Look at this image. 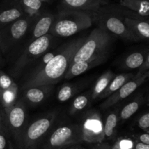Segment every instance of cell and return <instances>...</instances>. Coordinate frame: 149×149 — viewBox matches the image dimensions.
I'll return each instance as SVG.
<instances>
[{
  "mask_svg": "<svg viewBox=\"0 0 149 149\" xmlns=\"http://www.w3.org/2000/svg\"><path fill=\"white\" fill-rule=\"evenodd\" d=\"M144 101H145V98H144L143 94V93L138 94L135 99H132L127 105L124 106V108L121 110L120 113L119 115V119L122 121L129 119L139 110L141 105L144 103Z\"/></svg>",
  "mask_w": 149,
  "mask_h": 149,
  "instance_id": "ffe728a7",
  "label": "cell"
},
{
  "mask_svg": "<svg viewBox=\"0 0 149 149\" xmlns=\"http://www.w3.org/2000/svg\"><path fill=\"white\" fill-rule=\"evenodd\" d=\"M26 15L20 4L7 5L0 9V29Z\"/></svg>",
  "mask_w": 149,
  "mask_h": 149,
  "instance_id": "2e32d148",
  "label": "cell"
},
{
  "mask_svg": "<svg viewBox=\"0 0 149 149\" xmlns=\"http://www.w3.org/2000/svg\"><path fill=\"white\" fill-rule=\"evenodd\" d=\"M111 39L110 34L106 29L100 26L94 29L76 51L71 64L109 51Z\"/></svg>",
  "mask_w": 149,
  "mask_h": 149,
  "instance_id": "5b68a950",
  "label": "cell"
},
{
  "mask_svg": "<svg viewBox=\"0 0 149 149\" xmlns=\"http://www.w3.org/2000/svg\"><path fill=\"white\" fill-rule=\"evenodd\" d=\"M20 5L26 15L36 19L39 15V10L42 8V1L40 0H21Z\"/></svg>",
  "mask_w": 149,
  "mask_h": 149,
  "instance_id": "484cf974",
  "label": "cell"
},
{
  "mask_svg": "<svg viewBox=\"0 0 149 149\" xmlns=\"http://www.w3.org/2000/svg\"><path fill=\"white\" fill-rule=\"evenodd\" d=\"M83 141L81 124H63L52 129L40 149H62Z\"/></svg>",
  "mask_w": 149,
  "mask_h": 149,
  "instance_id": "277c9868",
  "label": "cell"
},
{
  "mask_svg": "<svg viewBox=\"0 0 149 149\" xmlns=\"http://www.w3.org/2000/svg\"><path fill=\"white\" fill-rule=\"evenodd\" d=\"M91 99V91H87L77 96L72 102L69 113L71 115H74L82 111L88 106Z\"/></svg>",
  "mask_w": 149,
  "mask_h": 149,
  "instance_id": "d4e9b609",
  "label": "cell"
},
{
  "mask_svg": "<svg viewBox=\"0 0 149 149\" xmlns=\"http://www.w3.org/2000/svg\"><path fill=\"white\" fill-rule=\"evenodd\" d=\"M137 124L140 129L149 132V110L139 117L137 121Z\"/></svg>",
  "mask_w": 149,
  "mask_h": 149,
  "instance_id": "4dcf8cb0",
  "label": "cell"
},
{
  "mask_svg": "<svg viewBox=\"0 0 149 149\" xmlns=\"http://www.w3.org/2000/svg\"><path fill=\"white\" fill-rule=\"evenodd\" d=\"M146 73V74H147V76H148V77H149V70H148V71H147Z\"/></svg>",
  "mask_w": 149,
  "mask_h": 149,
  "instance_id": "ab89813d",
  "label": "cell"
},
{
  "mask_svg": "<svg viewBox=\"0 0 149 149\" xmlns=\"http://www.w3.org/2000/svg\"><path fill=\"white\" fill-rule=\"evenodd\" d=\"M134 149H149V145L138 142L134 145Z\"/></svg>",
  "mask_w": 149,
  "mask_h": 149,
  "instance_id": "e575fe53",
  "label": "cell"
},
{
  "mask_svg": "<svg viewBox=\"0 0 149 149\" xmlns=\"http://www.w3.org/2000/svg\"><path fill=\"white\" fill-rule=\"evenodd\" d=\"M53 85L49 86H36L23 89L22 100L25 104L32 105H40L49 96Z\"/></svg>",
  "mask_w": 149,
  "mask_h": 149,
  "instance_id": "4fadbf2b",
  "label": "cell"
},
{
  "mask_svg": "<svg viewBox=\"0 0 149 149\" xmlns=\"http://www.w3.org/2000/svg\"><path fill=\"white\" fill-rule=\"evenodd\" d=\"M148 78L146 73L140 76H134L132 79L128 80L125 83L119 90L116 91L115 93L109 96L104 102L100 105V108L103 110L113 106L116 104L132 94L141 85H142Z\"/></svg>",
  "mask_w": 149,
  "mask_h": 149,
  "instance_id": "8fae6325",
  "label": "cell"
},
{
  "mask_svg": "<svg viewBox=\"0 0 149 149\" xmlns=\"http://www.w3.org/2000/svg\"><path fill=\"white\" fill-rule=\"evenodd\" d=\"M108 57H109V51L95 56L89 59L74 63L70 65L64 78L69 80L80 75L90 69L103 64L107 60Z\"/></svg>",
  "mask_w": 149,
  "mask_h": 149,
  "instance_id": "7c38bea8",
  "label": "cell"
},
{
  "mask_svg": "<svg viewBox=\"0 0 149 149\" xmlns=\"http://www.w3.org/2000/svg\"><path fill=\"white\" fill-rule=\"evenodd\" d=\"M40 1H49V0H40Z\"/></svg>",
  "mask_w": 149,
  "mask_h": 149,
  "instance_id": "60d3db41",
  "label": "cell"
},
{
  "mask_svg": "<svg viewBox=\"0 0 149 149\" xmlns=\"http://www.w3.org/2000/svg\"><path fill=\"white\" fill-rule=\"evenodd\" d=\"M58 51H59V48L56 50H53V51H50L49 52L47 51L46 53L43 54V55L41 56L37 60H39L37 63L36 64V65L33 67V70L32 71H31L29 73H34L36 72L39 71L41 69H42L44 67V66L51 59V58H53L57 53H58Z\"/></svg>",
  "mask_w": 149,
  "mask_h": 149,
  "instance_id": "83f0119b",
  "label": "cell"
},
{
  "mask_svg": "<svg viewBox=\"0 0 149 149\" xmlns=\"http://www.w3.org/2000/svg\"><path fill=\"white\" fill-rule=\"evenodd\" d=\"M138 140L141 143L149 145V132L143 133V134H139L138 136Z\"/></svg>",
  "mask_w": 149,
  "mask_h": 149,
  "instance_id": "836d02e7",
  "label": "cell"
},
{
  "mask_svg": "<svg viewBox=\"0 0 149 149\" xmlns=\"http://www.w3.org/2000/svg\"><path fill=\"white\" fill-rule=\"evenodd\" d=\"M134 75L132 73H123V74H119L118 75L114 76V77L110 82L106 90L98 98L99 99L108 98L109 96L115 93L116 91L119 90L126 82L132 79Z\"/></svg>",
  "mask_w": 149,
  "mask_h": 149,
  "instance_id": "ac0fdd59",
  "label": "cell"
},
{
  "mask_svg": "<svg viewBox=\"0 0 149 149\" xmlns=\"http://www.w3.org/2000/svg\"><path fill=\"white\" fill-rule=\"evenodd\" d=\"M54 36L50 34L31 41L10 70L11 77H18L27 67L36 61L49 50L53 42Z\"/></svg>",
  "mask_w": 149,
  "mask_h": 149,
  "instance_id": "8992f818",
  "label": "cell"
},
{
  "mask_svg": "<svg viewBox=\"0 0 149 149\" xmlns=\"http://www.w3.org/2000/svg\"><path fill=\"white\" fill-rule=\"evenodd\" d=\"M69 10L84 12H97L109 4L108 0H62Z\"/></svg>",
  "mask_w": 149,
  "mask_h": 149,
  "instance_id": "5bb4252c",
  "label": "cell"
},
{
  "mask_svg": "<svg viewBox=\"0 0 149 149\" xmlns=\"http://www.w3.org/2000/svg\"><path fill=\"white\" fill-rule=\"evenodd\" d=\"M68 149H83V148H81V147H79V146H71V147H70V148Z\"/></svg>",
  "mask_w": 149,
  "mask_h": 149,
  "instance_id": "8d00e7d4",
  "label": "cell"
},
{
  "mask_svg": "<svg viewBox=\"0 0 149 149\" xmlns=\"http://www.w3.org/2000/svg\"><path fill=\"white\" fill-rule=\"evenodd\" d=\"M35 18L24 15L0 29V50L7 55L24 37Z\"/></svg>",
  "mask_w": 149,
  "mask_h": 149,
  "instance_id": "52a82bcc",
  "label": "cell"
},
{
  "mask_svg": "<svg viewBox=\"0 0 149 149\" xmlns=\"http://www.w3.org/2000/svg\"><path fill=\"white\" fill-rule=\"evenodd\" d=\"M7 136H8V131H7L5 123H4V118L2 116V120L0 124V149L7 148Z\"/></svg>",
  "mask_w": 149,
  "mask_h": 149,
  "instance_id": "f546056e",
  "label": "cell"
},
{
  "mask_svg": "<svg viewBox=\"0 0 149 149\" xmlns=\"http://www.w3.org/2000/svg\"><path fill=\"white\" fill-rule=\"evenodd\" d=\"M147 105H149V95L148 96V99H147Z\"/></svg>",
  "mask_w": 149,
  "mask_h": 149,
  "instance_id": "74e56055",
  "label": "cell"
},
{
  "mask_svg": "<svg viewBox=\"0 0 149 149\" xmlns=\"http://www.w3.org/2000/svg\"><path fill=\"white\" fill-rule=\"evenodd\" d=\"M18 86L15 83L13 86L5 90L0 91V103L4 109L13 106L18 97Z\"/></svg>",
  "mask_w": 149,
  "mask_h": 149,
  "instance_id": "7402d4cb",
  "label": "cell"
},
{
  "mask_svg": "<svg viewBox=\"0 0 149 149\" xmlns=\"http://www.w3.org/2000/svg\"><path fill=\"white\" fill-rule=\"evenodd\" d=\"M148 70H149V51H148L146 53V56L145 61H144L143 64L139 68V71L137 73V76H140L143 74L144 73L146 72Z\"/></svg>",
  "mask_w": 149,
  "mask_h": 149,
  "instance_id": "d6a6232c",
  "label": "cell"
},
{
  "mask_svg": "<svg viewBox=\"0 0 149 149\" xmlns=\"http://www.w3.org/2000/svg\"><path fill=\"white\" fill-rule=\"evenodd\" d=\"M147 52L137 51L128 55L124 60L122 67L125 70H135L139 69L145 61Z\"/></svg>",
  "mask_w": 149,
  "mask_h": 149,
  "instance_id": "603a6c76",
  "label": "cell"
},
{
  "mask_svg": "<svg viewBox=\"0 0 149 149\" xmlns=\"http://www.w3.org/2000/svg\"><path fill=\"white\" fill-rule=\"evenodd\" d=\"M99 26L108 32L129 41L141 40L120 18L110 14H103L99 17Z\"/></svg>",
  "mask_w": 149,
  "mask_h": 149,
  "instance_id": "30bf717a",
  "label": "cell"
},
{
  "mask_svg": "<svg viewBox=\"0 0 149 149\" xmlns=\"http://www.w3.org/2000/svg\"><path fill=\"white\" fill-rule=\"evenodd\" d=\"M1 120H2V115H0V124H1Z\"/></svg>",
  "mask_w": 149,
  "mask_h": 149,
  "instance_id": "f35d334b",
  "label": "cell"
},
{
  "mask_svg": "<svg viewBox=\"0 0 149 149\" xmlns=\"http://www.w3.org/2000/svg\"><path fill=\"white\" fill-rule=\"evenodd\" d=\"M147 20V21H148V22H149V18H148V19H147V20Z\"/></svg>",
  "mask_w": 149,
  "mask_h": 149,
  "instance_id": "b9f144b4",
  "label": "cell"
},
{
  "mask_svg": "<svg viewBox=\"0 0 149 149\" xmlns=\"http://www.w3.org/2000/svg\"><path fill=\"white\" fill-rule=\"evenodd\" d=\"M83 140L90 143H100L105 139L101 115L95 110L85 114L81 124Z\"/></svg>",
  "mask_w": 149,
  "mask_h": 149,
  "instance_id": "9c48e42d",
  "label": "cell"
},
{
  "mask_svg": "<svg viewBox=\"0 0 149 149\" xmlns=\"http://www.w3.org/2000/svg\"><path fill=\"white\" fill-rule=\"evenodd\" d=\"M80 83H65L61 86L57 93V99L60 102H66L78 93L83 87Z\"/></svg>",
  "mask_w": 149,
  "mask_h": 149,
  "instance_id": "cb8c5ba5",
  "label": "cell"
},
{
  "mask_svg": "<svg viewBox=\"0 0 149 149\" xmlns=\"http://www.w3.org/2000/svg\"><path fill=\"white\" fill-rule=\"evenodd\" d=\"M120 4L139 15L149 18V0H121Z\"/></svg>",
  "mask_w": 149,
  "mask_h": 149,
  "instance_id": "d6986e66",
  "label": "cell"
},
{
  "mask_svg": "<svg viewBox=\"0 0 149 149\" xmlns=\"http://www.w3.org/2000/svg\"><path fill=\"white\" fill-rule=\"evenodd\" d=\"M3 53L1 51V50H0V67H1V66L4 64V58H3Z\"/></svg>",
  "mask_w": 149,
  "mask_h": 149,
  "instance_id": "d590c367",
  "label": "cell"
},
{
  "mask_svg": "<svg viewBox=\"0 0 149 149\" xmlns=\"http://www.w3.org/2000/svg\"><path fill=\"white\" fill-rule=\"evenodd\" d=\"M124 22L140 39H149V22L146 20L125 17Z\"/></svg>",
  "mask_w": 149,
  "mask_h": 149,
  "instance_id": "e0dca14e",
  "label": "cell"
},
{
  "mask_svg": "<svg viewBox=\"0 0 149 149\" xmlns=\"http://www.w3.org/2000/svg\"><path fill=\"white\" fill-rule=\"evenodd\" d=\"M114 77V74L111 70H107L100 76L96 81L93 90L91 91L92 99H96L103 93L107 86Z\"/></svg>",
  "mask_w": 149,
  "mask_h": 149,
  "instance_id": "44dd1931",
  "label": "cell"
},
{
  "mask_svg": "<svg viewBox=\"0 0 149 149\" xmlns=\"http://www.w3.org/2000/svg\"><path fill=\"white\" fill-rule=\"evenodd\" d=\"M15 83L11 76L0 70V91L9 89Z\"/></svg>",
  "mask_w": 149,
  "mask_h": 149,
  "instance_id": "f1b7e54d",
  "label": "cell"
},
{
  "mask_svg": "<svg viewBox=\"0 0 149 149\" xmlns=\"http://www.w3.org/2000/svg\"><path fill=\"white\" fill-rule=\"evenodd\" d=\"M119 149H133L134 144L133 141L130 139H122L118 141Z\"/></svg>",
  "mask_w": 149,
  "mask_h": 149,
  "instance_id": "1f68e13d",
  "label": "cell"
},
{
  "mask_svg": "<svg viewBox=\"0 0 149 149\" xmlns=\"http://www.w3.org/2000/svg\"><path fill=\"white\" fill-rule=\"evenodd\" d=\"M92 24L93 18L88 12L68 9L55 16L49 34L54 37H68L88 29Z\"/></svg>",
  "mask_w": 149,
  "mask_h": 149,
  "instance_id": "7a4b0ae2",
  "label": "cell"
},
{
  "mask_svg": "<svg viewBox=\"0 0 149 149\" xmlns=\"http://www.w3.org/2000/svg\"><path fill=\"white\" fill-rule=\"evenodd\" d=\"M57 113L51 112L28 124L20 142L18 149H39L53 128Z\"/></svg>",
  "mask_w": 149,
  "mask_h": 149,
  "instance_id": "3957f363",
  "label": "cell"
},
{
  "mask_svg": "<svg viewBox=\"0 0 149 149\" xmlns=\"http://www.w3.org/2000/svg\"><path fill=\"white\" fill-rule=\"evenodd\" d=\"M54 20L55 16L49 13L38 16L33 21L31 32L32 41L49 34Z\"/></svg>",
  "mask_w": 149,
  "mask_h": 149,
  "instance_id": "9a60e30c",
  "label": "cell"
},
{
  "mask_svg": "<svg viewBox=\"0 0 149 149\" xmlns=\"http://www.w3.org/2000/svg\"><path fill=\"white\" fill-rule=\"evenodd\" d=\"M85 40L81 37L71 41L59 48L58 53L42 69L34 73H29L22 85V89L36 86L55 85L64 78L76 51Z\"/></svg>",
  "mask_w": 149,
  "mask_h": 149,
  "instance_id": "6da1fadb",
  "label": "cell"
},
{
  "mask_svg": "<svg viewBox=\"0 0 149 149\" xmlns=\"http://www.w3.org/2000/svg\"><path fill=\"white\" fill-rule=\"evenodd\" d=\"M2 116L8 134L11 135L17 145L29 124L26 104L21 99H18L13 106L4 109Z\"/></svg>",
  "mask_w": 149,
  "mask_h": 149,
  "instance_id": "ba28073f",
  "label": "cell"
},
{
  "mask_svg": "<svg viewBox=\"0 0 149 149\" xmlns=\"http://www.w3.org/2000/svg\"><path fill=\"white\" fill-rule=\"evenodd\" d=\"M118 120H119V115L117 111L110 112L107 115L103 124L105 138L111 139L113 137L116 131Z\"/></svg>",
  "mask_w": 149,
  "mask_h": 149,
  "instance_id": "4316f807",
  "label": "cell"
}]
</instances>
